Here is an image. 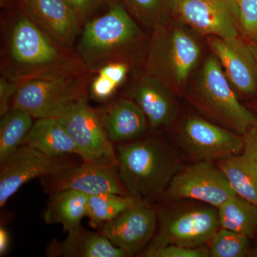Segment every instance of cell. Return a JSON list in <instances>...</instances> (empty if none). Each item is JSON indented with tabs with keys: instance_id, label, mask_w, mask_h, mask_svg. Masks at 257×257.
<instances>
[{
	"instance_id": "3957f363",
	"label": "cell",
	"mask_w": 257,
	"mask_h": 257,
	"mask_svg": "<svg viewBox=\"0 0 257 257\" xmlns=\"http://www.w3.org/2000/svg\"><path fill=\"white\" fill-rule=\"evenodd\" d=\"M77 55L90 72L126 56L144 38V34L121 2L82 27Z\"/></svg>"
},
{
	"instance_id": "30bf717a",
	"label": "cell",
	"mask_w": 257,
	"mask_h": 257,
	"mask_svg": "<svg viewBox=\"0 0 257 257\" xmlns=\"http://www.w3.org/2000/svg\"><path fill=\"white\" fill-rule=\"evenodd\" d=\"M234 195L236 193L219 166L214 162L198 161L176 174L162 197L170 200L194 199L219 208Z\"/></svg>"
},
{
	"instance_id": "d4e9b609",
	"label": "cell",
	"mask_w": 257,
	"mask_h": 257,
	"mask_svg": "<svg viewBox=\"0 0 257 257\" xmlns=\"http://www.w3.org/2000/svg\"><path fill=\"white\" fill-rule=\"evenodd\" d=\"M136 202L128 195L102 193L88 195L87 217L93 226H101L112 220L116 216Z\"/></svg>"
},
{
	"instance_id": "e0dca14e",
	"label": "cell",
	"mask_w": 257,
	"mask_h": 257,
	"mask_svg": "<svg viewBox=\"0 0 257 257\" xmlns=\"http://www.w3.org/2000/svg\"><path fill=\"white\" fill-rule=\"evenodd\" d=\"M174 93L158 79L145 73L130 87L126 95L141 108L150 128L157 130L175 121L178 110Z\"/></svg>"
},
{
	"instance_id": "5b68a950",
	"label": "cell",
	"mask_w": 257,
	"mask_h": 257,
	"mask_svg": "<svg viewBox=\"0 0 257 257\" xmlns=\"http://www.w3.org/2000/svg\"><path fill=\"white\" fill-rule=\"evenodd\" d=\"M188 98L204 114L241 136L257 121L256 116L240 103L214 55L204 62Z\"/></svg>"
},
{
	"instance_id": "9c48e42d",
	"label": "cell",
	"mask_w": 257,
	"mask_h": 257,
	"mask_svg": "<svg viewBox=\"0 0 257 257\" xmlns=\"http://www.w3.org/2000/svg\"><path fill=\"white\" fill-rule=\"evenodd\" d=\"M79 101L58 118L74 140L83 162L116 167V150L106 133L102 111Z\"/></svg>"
},
{
	"instance_id": "277c9868",
	"label": "cell",
	"mask_w": 257,
	"mask_h": 257,
	"mask_svg": "<svg viewBox=\"0 0 257 257\" xmlns=\"http://www.w3.org/2000/svg\"><path fill=\"white\" fill-rule=\"evenodd\" d=\"M201 47L190 32L170 21L153 29L145 73L181 92L200 60Z\"/></svg>"
},
{
	"instance_id": "e575fe53",
	"label": "cell",
	"mask_w": 257,
	"mask_h": 257,
	"mask_svg": "<svg viewBox=\"0 0 257 257\" xmlns=\"http://www.w3.org/2000/svg\"><path fill=\"white\" fill-rule=\"evenodd\" d=\"M16 1H19L20 3V0H0V4H1L2 8H3V7L9 6Z\"/></svg>"
},
{
	"instance_id": "d590c367",
	"label": "cell",
	"mask_w": 257,
	"mask_h": 257,
	"mask_svg": "<svg viewBox=\"0 0 257 257\" xmlns=\"http://www.w3.org/2000/svg\"><path fill=\"white\" fill-rule=\"evenodd\" d=\"M253 256H257V250L256 251H254V252H253Z\"/></svg>"
},
{
	"instance_id": "603a6c76",
	"label": "cell",
	"mask_w": 257,
	"mask_h": 257,
	"mask_svg": "<svg viewBox=\"0 0 257 257\" xmlns=\"http://www.w3.org/2000/svg\"><path fill=\"white\" fill-rule=\"evenodd\" d=\"M221 228L247 237L257 234V206L237 194L229 198L217 208Z\"/></svg>"
},
{
	"instance_id": "83f0119b",
	"label": "cell",
	"mask_w": 257,
	"mask_h": 257,
	"mask_svg": "<svg viewBox=\"0 0 257 257\" xmlns=\"http://www.w3.org/2000/svg\"><path fill=\"white\" fill-rule=\"evenodd\" d=\"M139 256L146 257H209V249L203 246L187 247L169 244L152 250H144Z\"/></svg>"
},
{
	"instance_id": "5bb4252c",
	"label": "cell",
	"mask_w": 257,
	"mask_h": 257,
	"mask_svg": "<svg viewBox=\"0 0 257 257\" xmlns=\"http://www.w3.org/2000/svg\"><path fill=\"white\" fill-rule=\"evenodd\" d=\"M40 180L44 192L49 195L62 190L77 191L87 195L102 193L128 195L118 178L116 167L95 162H83L65 175Z\"/></svg>"
},
{
	"instance_id": "ffe728a7",
	"label": "cell",
	"mask_w": 257,
	"mask_h": 257,
	"mask_svg": "<svg viewBox=\"0 0 257 257\" xmlns=\"http://www.w3.org/2000/svg\"><path fill=\"white\" fill-rule=\"evenodd\" d=\"M22 145L32 147L50 156L80 157L78 147L60 120L56 118L37 119Z\"/></svg>"
},
{
	"instance_id": "ac0fdd59",
	"label": "cell",
	"mask_w": 257,
	"mask_h": 257,
	"mask_svg": "<svg viewBox=\"0 0 257 257\" xmlns=\"http://www.w3.org/2000/svg\"><path fill=\"white\" fill-rule=\"evenodd\" d=\"M101 111L106 133L113 143H130L147 133L150 125L147 116L130 97L118 99Z\"/></svg>"
},
{
	"instance_id": "484cf974",
	"label": "cell",
	"mask_w": 257,
	"mask_h": 257,
	"mask_svg": "<svg viewBox=\"0 0 257 257\" xmlns=\"http://www.w3.org/2000/svg\"><path fill=\"white\" fill-rule=\"evenodd\" d=\"M133 15L149 28L154 29L169 21L171 0H119Z\"/></svg>"
},
{
	"instance_id": "4fadbf2b",
	"label": "cell",
	"mask_w": 257,
	"mask_h": 257,
	"mask_svg": "<svg viewBox=\"0 0 257 257\" xmlns=\"http://www.w3.org/2000/svg\"><path fill=\"white\" fill-rule=\"evenodd\" d=\"M158 210L151 203L136 200L112 220L101 225L99 232L128 256L140 254L156 234Z\"/></svg>"
},
{
	"instance_id": "52a82bcc",
	"label": "cell",
	"mask_w": 257,
	"mask_h": 257,
	"mask_svg": "<svg viewBox=\"0 0 257 257\" xmlns=\"http://www.w3.org/2000/svg\"><path fill=\"white\" fill-rule=\"evenodd\" d=\"M159 214L160 228L145 250L169 244L199 247L209 242L221 228L218 209L210 205L162 210Z\"/></svg>"
},
{
	"instance_id": "44dd1931",
	"label": "cell",
	"mask_w": 257,
	"mask_h": 257,
	"mask_svg": "<svg viewBox=\"0 0 257 257\" xmlns=\"http://www.w3.org/2000/svg\"><path fill=\"white\" fill-rule=\"evenodd\" d=\"M88 195L74 190H62L50 194L44 220L47 224H61L64 232L81 225L87 216Z\"/></svg>"
},
{
	"instance_id": "9a60e30c",
	"label": "cell",
	"mask_w": 257,
	"mask_h": 257,
	"mask_svg": "<svg viewBox=\"0 0 257 257\" xmlns=\"http://www.w3.org/2000/svg\"><path fill=\"white\" fill-rule=\"evenodd\" d=\"M208 42L231 86L241 94H254L257 91V60L249 44L239 37L222 39L210 36Z\"/></svg>"
},
{
	"instance_id": "d6a6232c",
	"label": "cell",
	"mask_w": 257,
	"mask_h": 257,
	"mask_svg": "<svg viewBox=\"0 0 257 257\" xmlns=\"http://www.w3.org/2000/svg\"><path fill=\"white\" fill-rule=\"evenodd\" d=\"M9 233L3 226L0 227V256H4L10 248Z\"/></svg>"
},
{
	"instance_id": "2e32d148",
	"label": "cell",
	"mask_w": 257,
	"mask_h": 257,
	"mask_svg": "<svg viewBox=\"0 0 257 257\" xmlns=\"http://www.w3.org/2000/svg\"><path fill=\"white\" fill-rule=\"evenodd\" d=\"M20 8L37 26L60 45L71 48L82 24L67 0H20Z\"/></svg>"
},
{
	"instance_id": "836d02e7",
	"label": "cell",
	"mask_w": 257,
	"mask_h": 257,
	"mask_svg": "<svg viewBox=\"0 0 257 257\" xmlns=\"http://www.w3.org/2000/svg\"><path fill=\"white\" fill-rule=\"evenodd\" d=\"M250 38L251 39H250V42L248 44H249L250 47H251V50H252L257 60V34L250 37Z\"/></svg>"
},
{
	"instance_id": "7402d4cb",
	"label": "cell",
	"mask_w": 257,
	"mask_h": 257,
	"mask_svg": "<svg viewBox=\"0 0 257 257\" xmlns=\"http://www.w3.org/2000/svg\"><path fill=\"white\" fill-rule=\"evenodd\" d=\"M216 164L224 172L236 194L257 206V161L240 154Z\"/></svg>"
},
{
	"instance_id": "6da1fadb",
	"label": "cell",
	"mask_w": 257,
	"mask_h": 257,
	"mask_svg": "<svg viewBox=\"0 0 257 257\" xmlns=\"http://www.w3.org/2000/svg\"><path fill=\"white\" fill-rule=\"evenodd\" d=\"M2 75L21 83L36 79H65L90 72L77 53L47 35L22 8L5 29Z\"/></svg>"
},
{
	"instance_id": "4dcf8cb0",
	"label": "cell",
	"mask_w": 257,
	"mask_h": 257,
	"mask_svg": "<svg viewBox=\"0 0 257 257\" xmlns=\"http://www.w3.org/2000/svg\"><path fill=\"white\" fill-rule=\"evenodd\" d=\"M20 82L13 80L4 75L0 77V116L4 115L12 108V102Z\"/></svg>"
},
{
	"instance_id": "d6986e66",
	"label": "cell",
	"mask_w": 257,
	"mask_h": 257,
	"mask_svg": "<svg viewBox=\"0 0 257 257\" xmlns=\"http://www.w3.org/2000/svg\"><path fill=\"white\" fill-rule=\"evenodd\" d=\"M63 241L54 239L47 248L48 256L126 257L124 250L114 246L100 232H93L82 225L67 233Z\"/></svg>"
},
{
	"instance_id": "4316f807",
	"label": "cell",
	"mask_w": 257,
	"mask_h": 257,
	"mask_svg": "<svg viewBox=\"0 0 257 257\" xmlns=\"http://www.w3.org/2000/svg\"><path fill=\"white\" fill-rule=\"evenodd\" d=\"M209 251L212 257H243L248 252L249 238L220 228L210 240Z\"/></svg>"
},
{
	"instance_id": "7c38bea8",
	"label": "cell",
	"mask_w": 257,
	"mask_h": 257,
	"mask_svg": "<svg viewBox=\"0 0 257 257\" xmlns=\"http://www.w3.org/2000/svg\"><path fill=\"white\" fill-rule=\"evenodd\" d=\"M177 137L182 150L197 162H216L243 152L241 135L197 116L184 120Z\"/></svg>"
},
{
	"instance_id": "ba28073f",
	"label": "cell",
	"mask_w": 257,
	"mask_h": 257,
	"mask_svg": "<svg viewBox=\"0 0 257 257\" xmlns=\"http://www.w3.org/2000/svg\"><path fill=\"white\" fill-rule=\"evenodd\" d=\"M71 156H50L27 145L19 147L0 164V207L32 179L64 175L82 163Z\"/></svg>"
},
{
	"instance_id": "8fae6325",
	"label": "cell",
	"mask_w": 257,
	"mask_h": 257,
	"mask_svg": "<svg viewBox=\"0 0 257 257\" xmlns=\"http://www.w3.org/2000/svg\"><path fill=\"white\" fill-rule=\"evenodd\" d=\"M171 15L201 35L239 37L236 0H171Z\"/></svg>"
},
{
	"instance_id": "cb8c5ba5",
	"label": "cell",
	"mask_w": 257,
	"mask_h": 257,
	"mask_svg": "<svg viewBox=\"0 0 257 257\" xmlns=\"http://www.w3.org/2000/svg\"><path fill=\"white\" fill-rule=\"evenodd\" d=\"M34 118L28 111L18 107H12L1 116L0 164L22 146L35 123Z\"/></svg>"
},
{
	"instance_id": "8992f818",
	"label": "cell",
	"mask_w": 257,
	"mask_h": 257,
	"mask_svg": "<svg viewBox=\"0 0 257 257\" xmlns=\"http://www.w3.org/2000/svg\"><path fill=\"white\" fill-rule=\"evenodd\" d=\"M89 72L65 79H36L20 84L12 107L28 111L36 119H58L74 104L87 99Z\"/></svg>"
},
{
	"instance_id": "f546056e",
	"label": "cell",
	"mask_w": 257,
	"mask_h": 257,
	"mask_svg": "<svg viewBox=\"0 0 257 257\" xmlns=\"http://www.w3.org/2000/svg\"><path fill=\"white\" fill-rule=\"evenodd\" d=\"M240 28L248 37L257 34V0H236Z\"/></svg>"
},
{
	"instance_id": "7a4b0ae2",
	"label": "cell",
	"mask_w": 257,
	"mask_h": 257,
	"mask_svg": "<svg viewBox=\"0 0 257 257\" xmlns=\"http://www.w3.org/2000/svg\"><path fill=\"white\" fill-rule=\"evenodd\" d=\"M115 150L118 178L136 200L151 203L162 197L182 168L175 151L157 138L117 144Z\"/></svg>"
},
{
	"instance_id": "1f68e13d",
	"label": "cell",
	"mask_w": 257,
	"mask_h": 257,
	"mask_svg": "<svg viewBox=\"0 0 257 257\" xmlns=\"http://www.w3.org/2000/svg\"><path fill=\"white\" fill-rule=\"evenodd\" d=\"M243 154L246 157L257 161V121L242 135Z\"/></svg>"
},
{
	"instance_id": "f1b7e54d",
	"label": "cell",
	"mask_w": 257,
	"mask_h": 257,
	"mask_svg": "<svg viewBox=\"0 0 257 257\" xmlns=\"http://www.w3.org/2000/svg\"><path fill=\"white\" fill-rule=\"evenodd\" d=\"M82 25L95 18L96 13L119 3V0H67Z\"/></svg>"
}]
</instances>
